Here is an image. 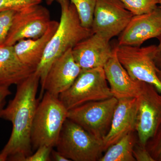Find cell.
<instances>
[{
  "label": "cell",
  "mask_w": 161,
  "mask_h": 161,
  "mask_svg": "<svg viewBox=\"0 0 161 161\" xmlns=\"http://www.w3.org/2000/svg\"><path fill=\"white\" fill-rule=\"evenodd\" d=\"M55 147L64 156L74 161H98L104 151L102 140L68 118Z\"/></svg>",
  "instance_id": "4"
},
{
  "label": "cell",
  "mask_w": 161,
  "mask_h": 161,
  "mask_svg": "<svg viewBox=\"0 0 161 161\" xmlns=\"http://www.w3.org/2000/svg\"><path fill=\"white\" fill-rule=\"evenodd\" d=\"M115 48L119 60L131 78L152 85L161 94V82L153 60L156 45L141 47L117 45Z\"/></svg>",
  "instance_id": "7"
},
{
  "label": "cell",
  "mask_w": 161,
  "mask_h": 161,
  "mask_svg": "<svg viewBox=\"0 0 161 161\" xmlns=\"http://www.w3.org/2000/svg\"><path fill=\"white\" fill-rule=\"evenodd\" d=\"M137 108L136 98L118 99L110 130L103 140L104 151L136 130Z\"/></svg>",
  "instance_id": "14"
},
{
  "label": "cell",
  "mask_w": 161,
  "mask_h": 161,
  "mask_svg": "<svg viewBox=\"0 0 161 161\" xmlns=\"http://www.w3.org/2000/svg\"><path fill=\"white\" fill-rule=\"evenodd\" d=\"M147 149L154 161H161V125L155 135L148 141Z\"/></svg>",
  "instance_id": "23"
},
{
  "label": "cell",
  "mask_w": 161,
  "mask_h": 161,
  "mask_svg": "<svg viewBox=\"0 0 161 161\" xmlns=\"http://www.w3.org/2000/svg\"><path fill=\"white\" fill-rule=\"evenodd\" d=\"M59 22L51 21L44 34L37 39L20 40L13 46L15 53L22 63L36 69L43 58L47 43L56 31Z\"/></svg>",
  "instance_id": "17"
},
{
  "label": "cell",
  "mask_w": 161,
  "mask_h": 161,
  "mask_svg": "<svg viewBox=\"0 0 161 161\" xmlns=\"http://www.w3.org/2000/svg\"><path fill=\"white\" fill-rule=\"evenodd\" d=\"M133 16L119 0H97L92 33L110 40L120 34Z\"/></svg>",
  "instance_id": "10"
},
{
  "label": "cell",
  "mask_w": 161,
  "mask_h": 161,
  "mask_svg": "<svg viewBox=\"0 0 161 161\" xmlns=\"http://www.w3.org/2000/svg\"><path fill=\"white\" fill-rule=\"evenodd\" d=\"M7 160V157L5 154L1 153H0V161H5Z\"/></svg>",
  "instance_id": "30"
},
{
  "label": "cell",
  "mask_w": 161,
  "mask_h": 161,
  "mask_svg": "<svg viewBox=\"0 0 161 161\" xmlns=\"http://www.w3.org/2000/svg\"><path fill=\"white\" fill-rule=\"evenodd\" d=\"M155 87L143 82L137 98L138 108L136 130L140 144L146 146L161 125V95Z\"/></svg>",
  "instance_id": "9"
},
{
  "label": "cell",
  "mask_w": 161,
  "mask_h": 161,
  "mask_svg": "<svg viewBox=\"0 0 161 161\" xmlns=\"http://www.w3.org/2000/svg\"><path fill=\"white\" fill-rule=\"evenodd\" d=\"M16 12L11 10L0 11V46L6 42Z\"/></svg>",
  "instance_id": "21"
},
{
  "label": "cell",
  "mask_w": 161,
  "mask_h": 161,
  "mask_svg": "<svg viewBox=\"0 0 161 161\" xmlns=\"http://www.w3.org/2000/svg\"><path fill=\"white\" fill-rule=\"evenodd\" d=\"M158 39L159 43L158 46H156L153 60L157 67L158 69H161V34Z\"/></svg>",
  "instance_id": "27"
},
{
  "label": "cell",
  "mask_w": 161,
  "mask_h": 161,
  "mask_svg": "<svg viewBox=\"0 0 161 161\" xmlns=\"http://www.w3.org/2000/svg\"><path fill=\"white\" fill-rule=\"evenodd\" d=\"M58 2L61 8L59 25L47 43L36 70L40 78L41 91L50 68L55 60L93 34L92 29L82 26L76 8L70 0Z\"/></svg>",
  "instance_id": "2"
},
{
  "label": "cell",
  "mask_w": 161,
  "mask_h": 161,
  "mask_svg": "<svg viewBox=\"0 0 161 161\" xmlns=\"http://www.w3.org/2000/svg\"><path fill=\"white\" fill-rule=\"evenodd\" d=\"M133 15L148 13L158 7V0H119Z\"/></svg>",
  "instance_id": "20"
},
{
  "label": "cell",
  "mask_w": 161,
  "mask_h": 161,
  "mask_svg": "<svg viewBox=\"0 0 161 161\" xmlns=\"http://www.w3.org/2000/svg\"><path fill=\"white\" fill-rule=\"evenodd\" d=\"M51 159L54 161H70L69 159L64 156L57 150H53V148L51 152Z\"/></svg>",
  "instance_id": "28"
},
{
  "label": "cell",
  "mask_w": 161,
  "mask_h": 161,
  "mask_svg": "<svg viewBox=\"0 0 161 161\" xmlns=\"http://www.w3.org/2000/svg\"><path fill=\"white\" fill-rule=\"evenodd\" d=\"M158 4L159 5V7L161 9V0H158Z\"/></svg>",
  "instance_id": "32"
},
{
  "label": "cell",
  "mask_w": 161,
  "mask_h": 161,
  "mask_svg": "<svg viewBox=\"0 0 161 161\" xmlns=\"http://www.w3.org/2000/svg\"><path fill=\"white\" fill-rule=\"evenodd\" d=\"M68 111L58 97L45 92L38 103L32 125L33 150L43 146L56 147Z\"/></svg>",
  "instance_id": "3"
},
{
  "label": "cell",
  "mask_w": 161,
  "mask_h": 161,
  "mask_svg": "<svg viewBox=\"0 0 161 161\" xmlns=\"http://www.w3.org/2000/svg\"><path fill=\"white\" fill-rule=\"evenodd\" d=\"M39 82L40 78L35 71L18 85L14 98L1 112L0 117L12 124L11 135L1 152L8 160L24 161L32 153L31 136L39 103L36 96Z\"/></svg>",
  "instance_id": "1"
},
{
  "label": "cell",
  "mask_w": 161,
  "mask_h": 161,
  "mask_svg": "<svg viewBox=\"0 0 161 161\" xmlns=\"http://www.w3.org/2000/svg\"><path fill=\"white\" fill-rule=\"evenodd\" d=\"M133 148L134 141L131 133L109 147L104 155L102 156L98 161H135Z\"/></svg>",
  "instance_id": "18"
},
{
  "label": "cell",
  "mask_w": 161,
  "mask_h": 161,
  "mask_svg": "<svg viewBox=\"0 0 161 161\" xmlns=\"http://www.w3.org/2000/svg\"><path fill=\"white\" fill-rule=\"evenodd\" d=\"M113 51L110 40L95 33L80 41L72 49L75 61L81 69L103 68Z\"/></svg>",
  "instance_id": "13"
},
{
  "label": "cell",
  "mask_w": 161,
  "mask_h": 161,
  "mask_svg": "<svg viewBox=\"0 0 161 161\" xmlns=\"http://www.w3.org/2000/svg\"><path fill=\"white\" fill-rule=\"evenodd\" d=\"M156 73L158 78L161 82V69H158L157 68Z\"/></svg>",
  "instance_id": "29"
},
{
  "label": "cell",
  "mask_w": 161,
  "mask_h": 161,
  "mask_svg": "<svg viewBox=\"0 0 161 161\" xmlns=\"http://www.w3.org/2000/svg\"><path fill=\"white\" fill-rule=\"evenodd\" d=\"M42 0H0V11H19L27 7L39 5Z\"/></svg>",
  "instance_id": "22"
},
{
  "label": "cell",
  "mask_w": 161,
  "mask_h": 161,
  "mask_svg": "<svg viewBox=\"0 0 161 161\" xmlns=\"http://www.w3.org/2000/svg\"><path fill=\"white\" fill-rule=\"evenodd\" d=\"M53 147L43 146L39 147L36 152L27 157L24 161H52L51 152Z\"/></svg>",
  "instance_id": "24"
},
{
  "label": "cell",
  "mask_w": 161,
  "mask_h": 161,
  "mask_svg": "<svg viewBox=\"0 0 161 161\" xmlns=\"http://www.w3.org/2000/svg\"><path fill=\"white\" fill-rule=\"evenodd\" d=\"M75 6L80 23L84 27L91 29L97 0H70Z\"/></svg>",
  "instance_id": "19"
},
{
  "label": "cell",
  "mask_w": 161,
  "mask_h": 161,
  "mask_svg": "<svg viewBox=\"0 0 161 161\" xmlns=\"http://www.w3.org/2000/svg\"><path fill=\"white\" fill-rule=\"evenodd\" d=\"M81 70L73 57L72 49L69 50L52 64L43 89L40 91V96L42 98L45 91L55 97H59L71 86Z\"/></svg>",
  "instance_id": "12"
},
{
  "label": "cell",
  "mask_w": 161,
  "mask_h": 161,
  "mask_svg": "<svg viewBox=\"0 0 161 161\" xmlns=\"http://www.w3.org/2000/svg\"><path fill=\"white\" fill-rule=\"evenodd\" d=\"M133 154L136 161H155L147 150V147L141 144L134 147Z\"/></svg>",
  "instance_id": "25"
},
{
  "label": "cell",
  "mask_w": 161,
  "mask_h": 161,
  "mask_svg": "<svg viewBox=\"0 0 161 161\" xmlns=\"http://www.w3.org/2000/svg\"><path fill=\"white\" fill-rule=\"evenodd\" d=\"M103 69L113 97L119 99L140 96L144 82L131 78L119 60L115 47Z\"/></svg>",
  "instance_id": "15"
},
{
  "label": "cell",
  "mask_w": 161,
  "mask_h": 161,
  "mask_svg": "<svg viewBox=\"0 0 161 161\" xmlns=\"http://www.w3.org/2000/svg\"><path fill=\"white\" fill-rule=\"evenodd\" d=\"M117 103L114 97L86 103L69 110L67 118L103 141L110 130Z\"/></svg>",
  "instance_id": "6"
},
{
  "label": "cell",
  "mask_w": 161,
  "mask_h": 161,
  "mask_svg": "<svg viewBox=\"0 0 161 161\" xmlns=\"http://www.w3.org/2000/svg\"><path fill=\"white\" fill-rule=\"evenodd\" d=\"M55 1H58L59 0H46V2L47 5H50Z\"/></svg>",
  "instance_id": "31"
},
{
  "label": "cell",
  "mask_w": 161,
  "mask_h": 161,
  "mask_svg": "<svg viewBox=\"0 0 161 161\" xmlns=\"http://www.w3.org/2000/svg\"><path fill=\"white\" fill-rule=\"evenodd\" d=\"M11 92L8 87L0 86V115L4 108L6 98L11 95Z\"/></svg>",
  "instance_id": "26"
},
{
  "label": "cell",
  "mask_w": 161,
  "mask_h": 161,
  "mask_svg": "<svg viewBox=\"0 0 161 161\" xmlns=\"http://www.w3.org/2000/svg\"><path fill=\"white\" fill-rule=\"evenodd\" d=\"M161 34V9L158 6L148 13L133 16L119 35L118 45L140 47Z\"/></svg>",
  "instance_id": "11"
},
{
  "label": "cell",
  "mask_w": 161,
  "mask_h": 161,
  "mask_svg": "<svg viewBox=\"0 0 161 161\" xmlns=\"http://www.w3.org/2000/svg\"><path fill=\"white\" fill-rule=\"evenodd\" d=\"M112 97L103 68L98 67L81 69L71 86L58 98L69 111L86 103Z\"/></svg>",
  "instance_id": "5"
},
{
  "label": "cell",
  "mask_w": 161,
  "mask_h": 161,
  "mask_svg": "<svg viewBox=\"0 0 161 161\" xmlns=\"http://www.w3.org/2000/svg\"><path fill=\"white\" fill-rule=\"evenodd\" d=\"M36 70L20 61L13 46H0V86L9 87L12 85L17 86Z\"/></svg>",
  "instance_id": "16"
},
{
  "label": "cell",
  "mask_w": 161,
  "mask_h": 161,
  "mask_svg": "<svg viewBox=\"0 0 161 161\" xmlns=\"http://www.w3.org/2000/svg\"><path fill=\"white\" fill-rule=\"evenodd\" d=\"M51 21L49 10L40 4L16 11L4 45L14 46L20 40L42 36Z\"/></svg>",
  "instance_id": "8"
}]
</instances>
